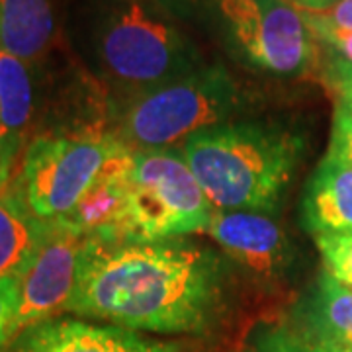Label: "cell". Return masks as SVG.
<instances>
[{
	"label": "cell",
	"instance_id": "obj_1",
	"mask_svg": "<svg viewBox=\"0 0 352 352\" xmlns=\"http://www.w3.org/2000/svg\"><path fill=\"white\" fill-rule=\"evenodd\" d=\"M229 264L184 237H85L63 314L161 335H198L219 319Z\"/></svg>",
	"mask_w": 352,
	"mask_h": 352
},
{
	"label": "cell",
	"instance_id": "obj_2",
	"mask_svg": "<svg viewBox=\"0 0 352 352\" xmlns=\"http://www.w3.org/2000/svg\"><path fill=\"white\" fill-rule=\"evenodd\" d=\"M182 155L215 210L274 214L302 163L303 141L266 122H227L186 139Z\"/></svg>",
	"mask_w": 352,
	"mask_h": 352
},
{
	"label": "cell",
	"instance_id": "obj_3",
	"mask_svg": "<svg viewBox=\"0 0 352 352\" xmlns=\"http://www.w3.org/2000/svg\"><path fill=\"white\" fill-rule=\"evenodd\" d=\"M90 43L102 75L129 96L206 65L159 0H106L94 14Z\"/></svg>",
	"mask_w": 352,
	"mask_h": 352
},
{
	"label": "cell",
	"instance_id": "obj_4",
	"mask_svg": "<svg viewBox=\"0 0 352 352\" xmlns=\"http://www.w3.org/2000/svg\"><path fill=\"white\" fill-rule=\"evenodd\" d=\"M241 92L221 65H204L163 87L129 96L120 113V141L129 149H170L194 133L231 122Z\"/></svg>",
	"mask_w": 352,
	"mask_h": 352
},
{
	"label": "cell",
	"instance_id": "obj_5",
	"mask_svg": "<svg viewBox=\"0 0 352 352\" xmlns=\"http://www.w3.org/2000/svg\"><path fill=\"white\" fill-rule=\"evenodd\" d=\"M214 212L182 151L133 149L124 223L113 239L157 241L206 233Z\"/></svg>",
	"mask_w": 352,
	"mask_h": 352
},
{
	"label": "cell",
	"instance_id": "obj_6",
	"mask_svg": "<svg viewBox=\"0 0 352 352\" xmlns=\"http://www.w3.org/2000/svg\"><path fill=\"white\" fill-rule=\"evenodd\" d=\"M126 147L113 135H43L25 149L14 186L39 219L59 223Z\"/></svg>",
	"mask_w": 352,
	"mask_h": 352
},
{
	"label": "cell",
	"instance_id": "obj_7",
	"mask_svg": "<svg viewBox=\"0 0 352 352\" xmlns=\"http://www.w3.org/2000/svg\"><path fill=\"white\" fill-rule=\"evenodd\" d=\"M227 47L266 75L303 76L317 63V41L302 12L284 0H210Z\"/></svg>",
	"mask_w": 352,
	"mask_h": 352
},
{
	"label": "cell",
	"instance_id": "obj_8",
	"mask_svg": "<svg viewBox=\"0 0 352 352\" xmlns=\"http://www.w3.org/2000/svg\"><path fill=\"white\" fill-rule=\"evenodd\" d=\"M82 243L85 235L78 231L53 223L50 237L41 245L22 280V296L12 325V340L25 329L63 314L75 288Z\"/></svg>",
	"mask_w": 352,
	"mask_h": 352
},
{
	"label": "cell",
	"instance_id": "obj_9",
	"mask_svg": "<svg viewBox=\"0 0 352 352\" xmlns=\"http://www.w3.org/2000/svg\"><path fill=\"white\" fill-rule=\"evenodd\" d=\"M206 233L229 258L263 280L286 276L294 261L286 231L268 214L215 210Z\"/></svg>",
	"mask_w": 352,
	"mask_h": 352
},
{
	"label": "cell",
	"instance_id": "obj_10",
	"mask_svg": "<svg viewBox=\"0 0 352 352\" xmlns=\"http://www.w3.org/2000/svg\"><path fill=\"white\" fill-rule=\"evenodd\" d=\"M8 352H180L176 344L141 337L138 331L53 317L22 331Z\"/></svg>",
	"mask_w": 352,
	"mask_h": 352
},
{
	"label": "cell",
	"instance_id": "obj_11",
	"mask_svg": "<svg viewBox=\"0 0 352 352\" xmlns=\"http://www.w3.org/2000/svg\"><path fill=\"white\" fill-rule=\"evenodd\" d=\"M133 149L126 147L116 155L98 180L78 201L75 210L61 219V226L71 227L85 237H118L124 223L127 198V173Z\"/></svg>",
	"mask_w": 352,
	"mask_h": 352
},
{
	"label": "cell",
	"instance_id": "obj_12",
	"mask_svg": "<svg viewBox=\"0 0 352 352\" xmlns=\"http://www.w3.org/2000/svg\"><path fill=\"white\" fill-rule=\"evenodd\" d=\"M302 223L314 237L352 233V166L323 157L303 192Z\"/></svg>",
	"mask_w": 352,
	"mask_h": 352
},
{
	"label": "cell",
	"instance_id": "obj_13",
	"mask_svg": "<svg viewBox=\"0 0 352 352\" xmlns=\"http://www.w3.org/2000/svg\"><path fill=\"white\" fill-rule=\"evenodd\" d=\"M292 327L352 351V289L323 272L292 311Z\"/></svg>",
	"mask_w": 352,
	"mask_h": 352
},
{
	"label": "cell",
	"instance_id": "obj_14",
	"mask_svg": "<svg viewBox=\"0 0 352 352\" xmlns=\"http://www.w3.org/2000/svg\"><path fill=\"white\" fill-rule=\"evenodd\" d=\"M53 223L39 219L14 184L0 190V278L24 276Z\"/></svg>",
	"mask_w": 352,
	"mask_h": 352
},
{
	"label": "cell",
	"instance_id": "obj_15",
	"mask_svg": "<svg viewBox=\"0 0 352 352\" xmlns=\"http://www.w3.org/2000/svg\"><path fill=\"white\" fill-rule=\"evenodd\" d=\"M57 38L51 0H0V50L38 65Z\"/></svg>",
	"mask_w": 352,
	"mask_h": 352
},
{
	"label": "cell",
	"instance_id": "obj_16",
	"mask_svg": "<svg viewBox=\"0 0 352 352\" xmlns=\"http://www.w3.org/2000/svg\"><path fill=\"white\" fill-rule=\"evenodd\" d=\"M36 80L32 65L0 50V135L22 143L34 116Z\"/></svg>",
	"mask_w": 352,
	"mask_h": 352
},
{
	"label": "cell",
	"instance_id": "obj_17",
	"mask_svg": "<svg viewBox=\"0 0 352 352\" xmlns=\"http://www.w3.org/2000/svg\"><path fill=\"white\" fill-rule=\"evenodd\" d=\"M249 352H352L331 342H323L292 327L289 323L261 325L251 333Z\"/></svg>",
	"mask_w": 352,
	"mask_h": 352
},
{
	"label": "cell",
	"instance_id": "obj_18",
	"mask_svg": "<svg viewBox=\"0 0 352 352\" xmlns=\"http://www.w3.org/2000/svg\"><path fill=\"white\" fill-rule=\"evenodd\" d=\"M321 252L323 272H327L340 286L352 289V233L319 235L314 237Z\"/></svg>",
	"mask_w": 352,
	"mask_h": 352
},
{
	"label": "cell",
	"instance_id": "obj_19",
	"mask_svg": "<svg viewBox=\"0 0 352 352\" xmlns=\"http://www.w3.org/2000/svg\"><path fill=\"white\" fill-rule=\"evenodd\" d=\"M302 16L305 24L309 25L317 45H321L331 57L352 65V30L331 24L315 12H302Z\"/></svg>",
	"mask_w": 352,
	"mask_h": 352
},
{
	"label": "cell",
	"instance_id": "obj_20",
	"mask_svg": "<svg viewBox=\"0 0 352 352\" xmlns=\"http://www.w3.org/2000/svg\"><path fill=\"white\" fill-rule=\"evenodd\" d=\"M22 280L24 276L16 274L0 278V351L12 340V325L22 296Z\"/></svg>",
	"mask_w": 352,
	"mask_h": 352
},
{
	"label": "cell",
	"instance_id": "obj_21",
	"mask_svg": "<svg viewBox=\"0 0 352 352\" xmlns=\"http://www.w3.org/2000/svg\"><path fill=\"white\" fill-rule=\"evenodd\" d=\"M325 159L352 166V110L335 106L331 139Z\"/></svg>",
	"mask_w": 352,
	"mask_h": 352
},
{
	"label": "cell",
	"instance_id": "obj_22",
	"mask_svg": "<svg viewBox=\"0 0 352 352\" xmlns=\"http://www.w3.org/2000/svg\"><path fill=\"white\" fill-rule=\"evenodd\" d=\"M323 78L329 90L335 94V106L352 110V65L327 55L323 65Z\"/></svg>",
	"mask_w": 352,
	"mask_h": 352
},
{
	"label": "cell",
	"instance_id": "obj_23",
	"mask_svg": "<svg viewBox=\"0 0 352 352\" xmlns=\"http://www.w3.org/2000/svg\"><path fill=\"white\" fill-rule=\"evenodd\" d=\"M20 141L0 135V190H4L10 184L14 163L20 151Z\"/></svg>",
	"mask_w": 352,
	"mask_h": 352
},
{
	"label": "cell",
	"instance_id": "obj_24",
	"mask_svg": "<svg viewBox=\"0 0 352 352\" xmlns=\"http://www.w3.org/2000/svg\"><path fill=\"white\" fill-rule=\"evenodd\" d=\"M325 18L331 24L352 30V0H339L335 6H331L325 12H315Z\"/></svg>",
	"mask_w": 352,
	"mask_h": 352
},
{
	"label": "cell",
	"instance_id": "obj_25",
	"mask_svg": "<svg viewBox=\"0 0 352 352\" xmlns=\"http://www.w3.org/2000/svg\"><path fill=\"white\" fill-rule=\"evenodd\" d=\"M284 2L302 12H325L339 0H284Z\"/></svg>",
	"mask_w": 352,
	"mask_h": 352
}]
</instances>
